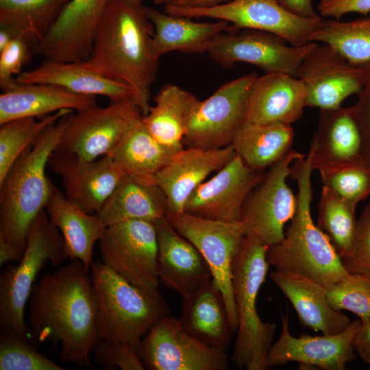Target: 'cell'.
I'll return each mask as SVG.
<instances>
[{
  "label": "cell",
  "mask_w": 370,
  "mask_h": 370,
  "mask_svg": "<svg viewBox=\"0 0 370 370\" xmlns=\"http://www.w3.org/2000/svg\"><path fill=\"white\" fill-rule=\"evenodd\" d=\"M82 262L71 260L44 273L29 297L28 325L39 343L61 345L66 362L90 367V354L100 339L98 302L92 280Z\"/></svg>",
  "instance_id": "obj_1"
},
{
  "label": "cell",
  "mask_w": 370,
  "mask_h": 370,
  "mask_svg": "<svg viewBox=\"0 0 370 370\" xmlns=\"http://www.w3.org/2000/svg\"><path fill=\"white\" fill-rule=\"evenodd\" d=\"M153 34L142 0H111L86 60L95 71L130 86L143 116L151 108V87L158 69Z\"/></svg>",
  "instance_id": "obj_2"
},
{
  "label": "cell",
  "mask_w": 370,
  "mask_h": 370,
  "mask_svg": "<svg viewBox=\"0 0 370 370\" xmlns=\"http://www.w3.org/2000/svg\"><path fill=\"white\" fill-rule=\"evenodd\" d=\"M67 116L48 127L0 182V242L16 254L18 261L32 223L48 201L52 182L45 168L62 138Z\"/></svg>",
  "instance_id": "obj_3"
},
{
  "label": "cell",
  "mask_w": 370,
  "mask_h": 370,
  "mask_svg": "<svg viewBox=\"0 0 370 370\" xmlns=\"http://www.w3.org/2000/svg\"><path fill=\"white\" fill-rule=\"evenodd\" d=\"M312 171L308 154L291 164L289 177L298 187L297 210L283 240L269 246L266 257L276 271L296 273L329 287L349 273L327 234L312 221Z\"/></svg>",
  "instance_id": "obj_4"
},
{
  "label": "cell",
  "mask_w": 370,
  "mask_h": 370,
  "mask_svg": "<svg viewBox=\"0 0 370 370\" xmlns=\"http://www.w3.org/2000/svg\"><path fill=\"white\" fill-rule=\"evenodd\" d=\"M90 273L98 302L100 339L138 349L156 321L169 314L167 301L158 288L134 284L102 262L93 261Z\"/></svg>",
  "instance_id": "obj_5"
},
{
  "label": "cell",
  "mask_w": 370,
  "mask_h": 370,
  "mask_svg": "<svg viewBox=\"0 0 370 370\" xmlns=\"http://www.w3.org/2000/svg\"><path fill=\"white\" fill-rule=\"evenodd\" d=\"M268 248L257 240L245 236L232 266L238 328L231 359L238 367L247 370H265V358L276 328L275 323L262 321L256 308L258 293L269 267L266 257Z\"/></svg>",
  "instance_id": "obj_6"
},
{
  "label": "cell",
  "mask_w": 370,
  "mask_h": 370,
  "mask_svg": "<svg viewBox=\"0 0 370 370\" xmlns=\"http://www.w3.org/2000/svg\"><path fill=\"white\" fill-rule=\"evenodd\" d=\"M60 231L45 210L30 228L25 252L18 264H10L0 275V325L1 330L28 339L33 335L25 321V308L40 271L47 262L53 267L67 259Z\"/></svg>",
  "instance_id": "obj_7"
},
{
  "label": "cell",
  "mask_w": 370,
  "mask_h": 370,
  "mask_svg": "<svg viewBox=\"0 0 370 370\" xmlns=\"http://www.w3.org/2000/svg\"><path fill=\"white\" fill-rule=\"evenodd\" d=\"M165 12L188 18H210L230 24L228 32L249 29L278 35L291 45H307L323 17L307 18L293 14L278 0H232L208 8L165 5Z\"/></svg>",
  "instance_id": "obj_8"
},
{
  "label": "cell",
  "mask_w": 370,
  "mask_h": 370,
  "mask_svg": "<svg viewBox=\"0 0 370 370\" xmlns=\"http://www.w3.org/2000/svg\"><path fill=\"white\" fill-rule=\"evenodd\" d=\"M176 231L190 242L207 262L223 298L233 331L238 328L232 266L245 235L241 221L206 219L186 212L167 214Z\"/></svg>",
  "instance_id": "obj_9"
},
{
  "label": "cell",
  "mask_w": 370,
  "mask_h": 370,
  "mask_svg": "<svg viewBox=\"0 0 370 370\" xmlns=\"http://www.w3.org/2000/svg\"><path fill=\"white\" fill-rule=\"evenodd\" d=\"M258 75H243L222 84L205 100L193 105L183 143L187 147L218 149L232 144L245 122L247 100Z\"/></svg>",
  "instance_id": "obj_10"
},
{
  "label": "cell",
  "mask_w": 370,
  "mask_h": 370,
  "mask_svg": "<svg viewBox=\"0 0 370 370\" xmlns=\"http://www.w3.org/2000/svg\"><path fill=\"white\" fill-rule=\"evenodd\" d=\"M305 156L291 150L270 167L254 188L243 206L241 223L245 236L267 246L280 243L284 237V225L295 214V195L286 182L291 164Z\"/></svg>",
  "instance_id": "obj_11"
},
{
  "label": "cell",
  "mask_w": 370,
  "mask_h": 370,
  "mask_svg": "<svg viewBox=\"0 0 370 370\" xmlns=\"http://www.w3.org/2000/svg\"><path fill=\"white\" fill-rule=\"evenodd\" d=\"M143 114L132 98L97 105L67 116V123L55 150L93 161L109 155Z\"/></svg>",
  "instance_id": "obj_12"
},
{
  "label": "cell",
  "mask_w": 370,
  "mask_h": 370,
  "mask_svg": "<svg viewBox=\"0 0 370 370\" xmlns=\"http://www.w3.org/2000/svg\"><path fill=\"white\" fill-rule=\"evenodd\" d=\"M317 45L309 42L295 47L278 35L243 29L219 34L210 41L206 53L226 69L244 62L258 66L265 73H283L297 77L301 63Z\"/></svg>",
  "instance_id": "obj_13"
},
{
  "label": "cell",
  "mask_w": 370,
  "mask_h": 370,
  "mask_svg": "<svg viewBox=\"0 0 370 370\" xmlns=\"http://www.w3.org/2000/svg\"><path fill=\"white\" fill-rule=\"evenodd\" d=\"M102 262L131 283L158 288V236L154 222L132 219L107 226L99 240Z\"/></svg>",
  "instance_id": "obj_14"
},
{
  "label": "cell",
  "mask_w": 370,
  "mask_h": 370,
  "mask_svg": "<svg viewBox=\"0 0 370 370\" xmlns=\"http://www.w3.org/2000/svg\"><path fill=\"white\" fill-rule=\"evenodd\" d=\"M138 353L145 368L150 370H225L228 365L225 352L199 341L169 314L151 327Z\"/></svg>",
  "instance_id": "obj_15"
},
{
  "label": "cell",
  "mask_w": 370,
  "mask_h": 370,
  "mask_svg": "<svg viewBox=\"0 0 370 370\" xmlns=\"http://www.w3.org/2000/svg\"><path fill=\"white\" fill-rule=\"evenodd\" d=\"M370 66L349 62L334 47L318 44L301 63L297 73L307 92V107L336 109L347 97L358 95Z\"/></svg>",
  "instance_id": "obj_16"
},
{
  "label": "cell",
  "mask_w": 370,
  "mask_h": 370,
  "mask_svg": "<svg viewBox=\"0 0 370 370\" xmlns=\"http://www.w3.org/2000/svg\"><path fill=\"white\" fill-rule=\"evenodd\" d=\"M111 0H71L43 37L33 54L62 62L86 60Z\"/></svg>",
  "instance_id": "obj_17"
},
{
  "label": "cell",
  "mask_w": 370,
  "mask_h": 370,
  "mask_svg": "<svg viewBox=\"0 0 370 370\" xmlns=\"http://www.w3.org/2000/svg\"><path fill=\"white\" fill-rule=\"evenodd\" d=\"M360 325L357 319L338 334L295 337L289 330L288 318L282 315L281 334L269 349L264 369L296 362L324 370H344L355 358L353 341Z\"/></svg>",
  "instance_id": "obj_18"
},
{
  "label": "cell",
  "mask_w": 370,
  "mask_h": 370,
  "mask_svg": "<svg viewBox=\"0 0 370 370\" xmlns=\"http://www.w3.org/2000/svg\"><path fill=\"white\" fill-rule=\"evenodd\" d=\"M264 175V171L250 169L236 154L194 190L184 212L214 220L240 221L246 199Z\"/></svg>",
  "instance_id": "obj_19"
},
{
  "label": "cell",
  "mask_w": 370,
  "mask_h": 370,
  "mask_svg": "<svg viewBox=\"0 0 370 370\" xmlns=\"http://www.w3.org/2000/svg\"><path fill=\"white\" fill-rule=\"evenodd\" d=\"M47 165L60 175L69 200L86 212L97 213L125 176L109 155L93 161L54 150Z\"/></svg>",
  "instance_id": "obj_20"
},
{
  "label": "cell",
  "mask_w": 370,
  "mask_h": 370,
  "mask_svg": "<svg viewBox=\"0 0 370 370\" xmlns=\"http://www.w3.org/2000/svg\"><path fill=\"white\" fill-rule=\"evenodd\" d=\"M236 155L232 145L218 149L187 147L173 153L154 178L165 198L167 214L183 212L194 190Z\"/></svg>",
  "instance_id": "obj_21"
},
{
  "label": "cell",
  "mask_w": 370,
  "mask_h": 370,
  "mask_svg": "<svg viewBox=\"0 0 370 370\" xmlns=\"http://www.w3.org/2000/svg\"><path fill=\"white\" fill-rule=\"evenodd\" d=\"M154 223L158 236L157 274L160 283L184 297L213 279L201 254L176 231L166 216Z\"/></svg>",
  "instance_id": "obj_22"
},
{
  "label": "cell",
  "mask_w": 370,
  "mask_h": 370,
  "mask_svg": "<svg viewBox=\"0 0 370 370\" xmlns=\"http://www.w3.org/2000/svg\"><path fill=\"white\" fill-rule=\"evenodd\" d=\"M363 152V138L353 106L321 110L308 153L313 170L321 172L365 162Z\"/></svg>",
  "instance_id": "obj_23"
},
{
  "label": "cell",
  "mask_w": 370,
  "mask_h": 370,
  "mask_svg": "<svg viewBox=\"0 0 370 370\" xmlns=\"http://www.w3.org/2000/svg\"><path fill=\"white\" fill-rule=\"evenodd\" d=\"M308 92L297 77L283 73L258 76L249 92L245 121L291 125L302 116Z\"/></svg>",
  "instance_id": "obj_24"
},
{
  "label": "cell",
  "mask_w": 370,
  "mask_h": 370,
  "mask_svg": "<svg viewBox=\"0 0 370 370\" xmlns=\"http://www.w3.org/2000/svg\"><path fill=\"white\" fill-rule=\"evenodd\" d=\"M270 278L288 299L305 326L323 334H335L350 324L347 315L331 306L326 287L317 282L296 273L276 270Z\"/></svg>",
  "instance_id": "obj_25"
},
{
  "label": "cell",
  "mask_w": 370,
  "mask_h": 370,
  "mask_svg": "<svg viewBox=\"0 0 370 370\" xmlns=\"http://www.w3.org/2000/svg\"><path fill=\"white\" fill-rule=\"evenodd\" d=\"M16 79L18 83L53 84L77 94L104 96L110 102L134 99L130 86L95 71L86 60L62 62L45 58L39 66L22 71Z\"/></svg>",
  "instance_id": "obj_26"
},
{
  "label": "cell",
  "mask_w": 370,
  "mask_h": 370,
  "mask_svg": "<svg viewBox=\"0 0 370 370\" xmlns=\"http://www.w3.org/2000/svg\"><path fill=\"white\" fill-rule=\"evenodd\" d=\"M177 319L190 334L207 347L227 352L234 331L222 294L213 279L183 297Z\"/></svg>",
  "instance_id": "obj_27"
},
{
  "label": "cell",
  "mask_w": 370,
  "mask_h": 370,
  "mask_svg": "<svg viewBox=\"0 0 370 370\" xmlns=\"http://www.w3.org/2000/svg\"><path fill=\"white\" fill-rule=\"evenodd\" d=\"M45 210L62 236L68 258L79 260L90 271L94 245L106 227L98 214L84 211L53 182Z\"/></svg>",
  "instance_id": "obj_28"
},
{
  "label": "cell",
  "mask_w": 370,
  "mask_h": 370,
  "mask_svg": "<svg viewBox=\"0 0 370 370\" xmlns=\"http://www.w3.org/2000/svg\"><path fill=\"white\" fill-rule=\"evenodd\" d=\"M97 96L73 92L48 84L17 83L0 95V125L22 117H40L60 110L97 105Z\"/></svg>",
  "instance_id": "obj_29"
},
{
  "label": "cell",
  "mask_w": 370,
  "mask_h": 370,
  "mask_svg": "<svg viewBox=\"0 0 370 370\" xmlns=\"http://www.w3.org/2000/svg\"><path fill=\"white\" fill-rule=\"evenodd\" d=\"M145 10L154 27L152 50L159 58L171 51L206 52L210 41L219 34L228 32L230 27L225 21L195 22L190 18L163 13L151 7L145 6Z\"/></svg>",
  "instance_id": "obj_30"
},
{
  "label": "cell",
  "mask_w": 370,
  "mask_h": 370,
  "mask_svg": "<svg viewBox=\"0 0 370 370\" xmlns=\"http://www.w3.org/2000/svg\"><path fill=\"white\" fill-rule=\"evenodd\" d=\"M176 151L158 143L138 119L109 154L125 176L154 184L156 174Z\"/></svg>",
  "instance_id": "obj_31"
},
{
  "label": "cell",
  "mask_w": 370,
  "mask_h": 370,
  "mask_svg": "<svg viewBox=\"0 0 370 370\" xmlns=\"http://www.w3.org/2000/svg\"><path fill=\"white\" fill-rule=\"evenodd\" d=\"M97 214L107 227L132 219L155 222L166 216L167 207L156 185L125 176Z\"/></svg>",
  "instance_id": "obj_32"
},
{
  "label": "cell",
  "mask_w": 370,
  "mask_h": 370,
  "mask_svg": "<svg viewBox=\"0 0 370 370\" xmlns=\"http://www.w3.org/2000/svg\"><path fill=\"white\" fill-rule=\"evenodd\" d=\"M294 138L291 125L245 121L231 145L247 166L264 171L293 150Z\"/></svg>",
  "instance_id": "obj_33"
},
{
  "label": "cell",
  "mask_w": 370,
  "mask_h": 370,
  "mask_svg": "<svg viewBox=\"0 0 370 370\" xmlns=\"http://www.w3.org/2000/svg\"><path fill=\"white\" fill-rule=\"evenodd\" d=\"M198 98L175 84H166L155 95L142 121L160 144L175 151L183 149V139L190 110Z\"/></svg>",
  "instance_id": "obj_34"
},
{
  "label": "cell",
  "mask_w": 370,
  "mask_h": 370,
  "mask_svg": "<svg viewBox=\"0 0 370 370\" xmlns=\"http://www.w3.org/2000/svg\"><path fill=\"white\" fill-rule=\"evenodd\" d=\"M71 0H0V26L22 36L33 47Z\"/></svg>",
  "instance_id": "obj_35"
},
{
  "label": "cell",
  "mask_w": 370,
  "mask_h": 370,
  "mask_svg": "<svg viewBox=\"0 0 370 370\" xmlns=\"http://www.w3.org/2000/svg\"><path fill=\"white\" fill-rule=\"evenodd\" d=\"M310 41L334 47L354 65L370 66V14L349 21L323 18Z\"/></svg>",
  "instance_id": "obj_36"
},
{
  "label": "cell",
  "mask_w": 370,
  "mask_h": 370,
  "mask_svg": "<svg viewBox=\"0 0 370 370\" xmlns=\"http://www.w3.org/2000/svg\"><path fill=\"white\" fill-rule=\"evenodd\" d=\"M72 112L70 109H63L40 119L22 117L1 124L0 182L21 154L34 145L48 127Z\"/></svg>",
  "instance_id": "obj_37"
},
{
  "label": "cell",
  "mask_w": 370,
  "mask_h": 370,
  "mask_svg": "<svg viewBox=\"0 0 370 370\" xmlns=\"http://www.w3.org/2000/svg\"><path fill=\"white\" fill-rule=\"evenodd\" d=\"M356 208L323 186L318 204V226L327 234L341 258L348 251L354 237Z\"/></svg>",
  "instance_id": "obj_38"
},
{
  "label": "cell",
  "mask_w": 370,
  "mask_h": 370,
  "mask_svg": "<svg viewBox=\"0 0 370 370\" xmlns=\"http://www.w3.org/2000/svg\"><path fill=\"white\" fill-rule=\"evenodd\" d=\"M1 370H63L64 368L40 353L32 339L1 330Z\"/></svg>",
  "instance_id": "obj_39"
},
{
  "label": "cell",
  "mask_w": 370,
  "mask_h": 370,
  "mask_svg": "<svg viewBox=\"0 0 370 370\" xmlns=\"http://www.w3.org/2000/svg\"><path fill=\"white\" fill-rule=\"evenodd\" d=\"M323 186L357 206L370 195V164L360 162L319 172Z\"/></svg>",
  "instance_id": "obj_40"
},
{
  "label": "cell",
  "mask_w": 370,
  "mask_h": 370,
  "mask_svg": "<svg viewBox=\"0 0 370 370\" xmlns=\"http://www.w3.org/2000/svg\"><path fill=\"white\" fill-rule=\"evenodd\" d=\"M327 298L337 310H348L360 320L370 318V276L349 273L341 281L326 287Z\"/></svg>",
  "instance_id": "obj_41"
},
{
  "label": "cell",
  "mask_w": 370,
  "mask_h": 370,
  "mask_svg": "<svg viewBox=\"0 0 370 370\" xmlns=\"http://www.w3.org/2000/svg\"><path fill=\"white\" fill-rule=\"evenodd\" d=\"M341 260L349 273L370 276V203L357 219L352 243Z\"/></svg>",
  "instance_id": "obj_42"
},
{
  "label": "cell",
  "mask_w": 370,
  "mask_h": 370,
  "mask_svg": "<svg viewBox=\"0 0 370 370\" xmlns=\"http://www.w3.org/2000/svg\"><path fill=\"white\" fill-rule=\"evenodd\" d=\"M92 353L97 363L106 369H145L138 349L128 343L99 339Z\"/></svg>",
  "instance_id": "obj_43"
},
{
  "label": "cell",
  "mask_w": 370,
  "mask_h": 370,
  "mask_svg": "<svg viewBox=\"0 0 370 370\" xmlns=\"http://www.w3.org/2000/svg\"><path fill=\"white\" fill-rule=\"evenodd\" d=\"M32 53V45L20 36L0 51V87L3 92L17 83L14 76L22 72L23 66L29 61Z\"/></svg>",
  "instance_id": "obj_44"
},
{
  "label": "cell",
  "mask_w": 370,
  "mask_h": 370,
  "mask_svg": "<svg viewBox=\"0 0 370 370\" xmlns=\"http://www.w3.org/2000/svg\"><path fill=\"white\" fill-rule=\"evenodd\" d=\"M358 96V99L353 108L363 138V160L365 163L370 164V72Z\"/></svg>",
  "instance_id": "obj_45"
},
{
  "label": "cell",
  "mask_w": 370,
  "mask_h": 370,
  "mask_svg": "<svg viewBox=\"0 0 370 370\" xmlns=\"http://www.w3.org/2000/svg\"><path fill=\"white\" fill-rule=\"evenodd\" d=\"M318 8L321 17L341 20L352 12L369 14L370 0H320Z\"/></svg>",
  "instance_id": "obj_46"
},
{
  "label": "cell",
  "mask_w": 370,
  "mask_h": 370,
  "mask_svg": "<svg viewBox=\"0 0 370 370\" xmlns=\"http://www.w3.org/2000/svg\"><path fill=\"white\" fill-rule=\"evenodd\" d=\"M355 352L367 364L370 365V318L360 320V327L354 336Z\"/></svg>",
  "instance_id": "obj_47"
},
{
  "label": "cell",
  "mask_w": 370,
  "mask_h": 370,
  "mask_svg": "<svg viewBox=\"0 0 370 370\" xmlns=\"http://www.w3.org/2000/svg\"><path fill=\"white\" fill-rule=\"evenodd\" d=\"M278 1L284 8L297 16L307 18L319 16L314 10L312 0H278Z\"/></svg>",
  "instance_id": "obj_48"
},
{
  "label": "cell",
  "mask_w": 370,
  "mask_h": 370,
  "mask_svg": "<svg viewBox=\"0 0 370 370\" xmlns=\"http://www.w3.org/2000/svg\"><path fill=\"white\" fill-rule=\"evenodd\" d=\"M232 0H174L170 4L177 7L190 8H208L230 2Z\"/></svg>",
  "instance_id": "obj_49"
},
{
  "label": "cell",
  "mask_w": 370,
  "mask_h": 370,
  "mask_svg": "<svg viewBox=\"0 0 370 370\" xmlns=\"http://www.w3.org/2000/svg\"><path fill=\"white\" fill-rule=\"evenodd\" d=\"M16 36L9 28L0 26V51L7 46Z\"/></svg>",
  "instance_id": "obj_50"
},
{
  "label": "cell",
  "mask_w": 370,
  "mask_h": 370,
  "mask_svg": "<svg viewBox=\"0 0 370 370\" xmlns=\"http://www.w3.org/2000/svg\"><path fill=\"white\" fill-rule=\"evenodd\" d=\"M156 3H158V4H164L165 5H170L171 4L174 0H153Z\"/></svg>",
  "instance_id": "obj_51"
}]
</instances>
